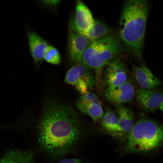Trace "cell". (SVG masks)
Returning <instances> with one entry per match:
<instances>
[{"label": "cell", "instance_id": "1", "mask_svg": "<svg viewBox=\"0 0 163 163\" xmlns=\"http://www.w3.org/2000/svg\"><path fill=\"white\" fill-rule=\"evenodd\" d=\"M39 125L40 145L53 157L62 156L70 151L82 132L81 122L74 109L55 101L46 103Z\"/></svg>", "mask_w": 163, "mask_h": 163}, {"label": "cell", "instance_id": "2", "mask_svg": "<svg viewBox=\"0 0 163 163\" xmlns=\"http://www.w3.org/2000/svg\"><path fill=\"white\" fill-rule=\"evenodd\" d=\"M150 5L145 0L124 2L119 21L120 38L128 50L141 59Z\"/></svg>", "mask_w": 163, "mask_h": 163}, {"label": "cell", "instance_id": "3", "mask_svg": "<svg viewBox=\"0 0 163 163\" xmlns=\"http://www.w3.org/2000/svg\"><path fill=\"white\" fill-rule=\"evenodd\" d=\"M163 145V124L143 116L128 133L126 150L130 153H145Z\"/></svg>", "mask_w": 163, "mask_h": 163}, {"label": "cell", "instance_id": "4", "mask_svg": "<svg viewBox=\"0 0 163 163\" xmlns=\"http://www.w3.org/2000/svg\"><path fill=\"white\" fill-rule=\"evenodd\" d=\"M123 49L120 38L110 34L91 40L84 52L80 63L94 70L99 76L103 68Z\"/></svg>", "mask_w": 163, "mask_h": 163}, {"label": "cell", "instance_id": "5", "mask_svg": "<svg viewBox=\"0 0 163 163\" xmlns=\"http://www.w3.org/2000/svg\"><path fill=\"white\" fill-rule=\"evenodd\" d=\"M91 70L83 64H77L68 71L64 82L74 87L81 94H84L95 85V78Z\"/></svg>", "mask_w": 163, "mask_h": 163}, {"label": "cell", "instance_id": "6", "mask_svg": "<svg viewBox=\"0 0 163 163\" xmlns=\"http://www.w3.org/2000/svg\"><path fill=\"white\" fill-rule=\"evenodd\" d=\"M134 97L143 110L154 112L159 108L163 102V88L149 89L140 88L135 92Z\"/></svg>", "mask_w": 163, "mask_h": 163}, {"label": "cell", "instance_id": "7", "mask_svg": "<svg viewBox=\"0 0 163 163\" xmlns=\"http://www.w3.org/2000/svg\"><path fill=\"white\" fill-rule=\"evenodd\" d=\"M127 71L124 63L114 59L107 66L104 74V81L108 88H114L127 80Z\"/></svg>", "mask_w": 163, "mask_h": 163}, {"label": "cell", "instance_id": "8", "mask_svg": "<svg viewBox=\"0 0 163 163\" xmlns=\"http://www.w3.org/2000/svg\"><path fill=\"white\" fill-rule=\"evenodd\" d=\"M94 20L87 6L81 1H77L75 14L70 23L71 30L81 34L91 27Z\"/></svg>", "mask_w": 163, "mask_h": 163}, {"label": "cell", "instance_id": "9", "mask_svg": "<svg viewBox=\"0 0 163 163\" xmlns=\"http://www.w3.org/2000/svg\"><path fill=\"white\" fill-rule=\"evenodd\" d=\"M132 84L127 80L121 85L114 88H107L104 93L105 99L117 107L130 101L135 95Z\"/></svg>", "mask_w": 163, "mask_h": 163}, {"label": "cell", "instance_id": "10", "mask_svg": "<svg viewBox=\"0 0 163 163\" xmlns=\"http://www.w3.org/2000/svg\"><path fill=\"white\" fill-rule=\"evenodd\" d=\"M91 41L85 36L71 30L68 37V52L71 60L80 63L84 52Z\"/></svg>", "mask_w": 163, "mask_h": 163}, {"label": "cell", "instance_id": "11", "mask_svg": "<svg viewBox=\"0 0 163 163\" xmlns=\"http://www.w3.org/2000/svg\"><path fill=\"white\" fill-rule=\"evenodd\" d=\"M29 49L34 63L37 64L43 59L48 43L35 31L27 28Z\"/></svg>", "mask_w": 163, "mask_h": 163}, {"label": "cell", "instance_id": "12", "mask_svg": "<svg viewBox=\"0 0 163 163\" xmlns=\"http://www.w3.org/2000/svg\"><path fill=\"white\" fill-rule=\"evenodd\" d=\"M133 75L141 88L153 89L161 85L162 81L155 76L145 65L135 66Z\"/></svg>", "mask_w": 163, "mask_h": 163}, {"label": "cell", "instance_id": "13", "mask_svg": "<svg viewBox=\"0 0 163 163\" xmlns=\"http://www.w3.org/2000/svg\"><path fill=\"white\" fill-rule=\"evenodd\" d=\"M0 163H34V154L31 150L11 149L3 155Z\"/></svg>", "mask_w": 163, "mask_h": 163}, {"label": "cell", "instance_id": "14", "mask_svg": "<svg viewBox=\"0 0 163 163\" xmlns=\"http://www.w3.org/2000/svg\"><path fill=\"white\" fill-rule=\"evenodd\" d=\"M116 111L120 126L123 133H129L134 124V116L129 107L123 105L117 107Z\"/></svg>", "mask_w": 163, "mask_h": 163}, {"label": "cell", "instance_id": "15", "mask_svg": "<svg viewBox=\"0 0 163 163\" xmlns=\"http://www.w3.org/2000/svg\"><path fill=\"white\" fill-rule=\"evenodd\" d=\"M76 105L82 113L89 116L95 122L100 120L104 112L102 106L94 103L78 99Z\"/></svg>", "mask_w": 163, "mask_h": 163}, {"label": "cell", "instance_id": "16", "mask_svg": "<svg viewBox=\"0 0 163 163\" xmlns=\"http://www.w3.org/2000/svg\"><path fill=\"white\" fill-rule=\"evenodd\" d=\"M102 128L110 133L120 134L123 133L119 124L117 116L111 110L107 109L100 120Z\"/></svg>", "mask_w": 163, "mask_h": 163}, {"label": "cell", "instance_id": "17", "mask_svg": "<svg viewBox=\"0 0 163 163\" xmlns=\"http://www.w3.org/2000/svg\"><path fill=\"white\" fill-rule=\"evenodd\" d=\"M111 31V29L107 25L101 21L96 20L91 27L81 34L93 40L109 35Z\"/></svg>", "mask_w": 163, "mask_h": 163}, {"label": "cell", "instance_id": "18", "mask_svg": "<svg viewBox=\"0 0 163 163\" xmlns=\"http://www.w3.org/2000/svg\"><path fill=\"white\" fill-rule=\"evenodd\" d=\"M43 59L52 64H58L61 61L60 53L55 47L49 45L46 48Z\"/></svg>", "mask_w": 163, "mask_h": 163}, {"label": "cell", "instance_id": "19", "mask_svg": "<svg viewBox=\"0 0 163 163\" xmlns=\"http://www.w3.org/2000/svg\"><path fill=\"white\" fill-rule=\"evenodd\" d=\"M79 98L84 101L94 103L102 106L101 103L97 95L89 91L81 94Z\"/></svg>", "mask_w": 163, "mask_h": 163}, {"label": "cell", "instance_id": "20", "mask_svg": "<svg viewBox=\"0 0 163 163\" xmlns=\"http://www.w3.org/2000/svg\"><path fill=\"white\" fill-rule=\"evenodd\" d=\"M58 163H82V162L78 158H68L62 159Z\"/></svg>", "mask_w": 163, "mask_h": 163}, {"label": "cell", "instance_id": "21", "mask_svg": "<svg viewBox=\"0 0 163 163\" xmlns=\"http://www.w3.org/2000/svg\"><path fill=\"white\" fill-rule=\"evenodd\" d=\"M42 2L48 6H53L57 4L60 2L59 0H44Z\"/></svg>", "mask_w": 163, "mask_h": 163}, {"label": "cell", "instance_id": "22", "mask_svg": "<svg viewBox=\"0 0 163 163\" xmlns=\"http://www.w3.org/2000/svg\"><path fill=\"white\" fill-rule=\"evenodd\" d=\"M160 109L161 110L163 113V104H162L161 106L159 107Z\"/></svg>", "mask_w": 163, "mask_h": 163}, {"label": "cell", "instance_id": "23", "mask_svg": "<svg viewBox=\"0 0 163 163\" xmlns=\"http://www.w3.org/2000/svg\"><path fill=\"white\" fill-rule=\"evenodd\" d=\"M1 126H0V129H1Z\"/></svg>", "mask_w": 163, "mask_h": 163}, {"label": "cell", "instance_id": "24", "mask_svg": "<svg viewBox=\"0 0 163 163\" xmlns=\"http://www.w3.org/2000/svg\"><path fill=\"white\" fill-rule=\"evenodd\" d=\"M162 104H163V103H162Z\"/></svg>", "mask_w": 163, "mask_h": 163}]
</instances>
